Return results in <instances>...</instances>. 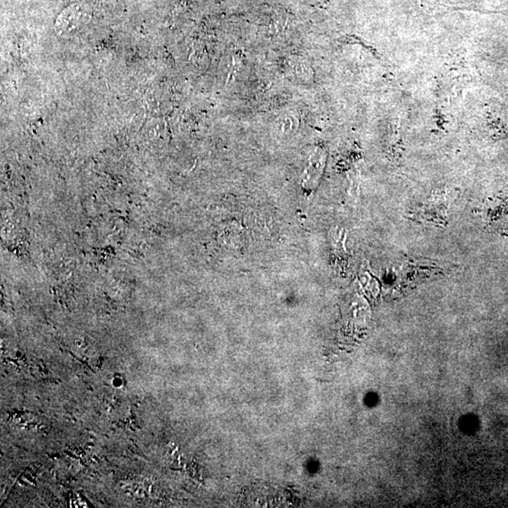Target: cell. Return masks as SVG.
Segmentation results:
<instances>
[{
    "label": "cell",
    "mask_w": 508,
    "mask_h": 508,
    "mask_svg": "<svg viewBox=\"0 0 508 508\" xmlns=\"http://www.w3.org/2000/svg\"><path fill=\"white\" fill-rule=\"evenodd\" d=\"M325 164V154L320 149H317L310 157L308 164L301 177V184L305 189L316 187L321 177L323 168Z\"/></svg>",
    "instance_id": "obj_3"
},
{
    "label": "cell",
    "mask_w": 508,
    "mask_h": 508,
    "mask_svg": "<svg viewBox=\"0 0 508 508\" xmlns=\"http://www.w3.org/2000/svg\"><path fill=\"white\" fill-rule=\"evenodd\" d=\"M89 18V12L82 5H73L65 9L56 22L59 31L68 32L80 28Z\"/></svg>",
    "instance_id": "obj_1"
},
{
    "label": "cell",
    "mask_w": 508,
    "mask_h": 508,
    "mask_svg": "<svg viewBox=\"0 0 508 508\" xmlns=\"http://www.w3.org/2000/svg\"><path fill=\"white\" fill-rule=\"evenodd\" d=\"M300 118L297 111L285 110L282 111L274 119L271 124L273 133L279 137H288L295 134L300 129Z\"/></svg>",
    "instance_id": "obj_2"
}]
</instances>
